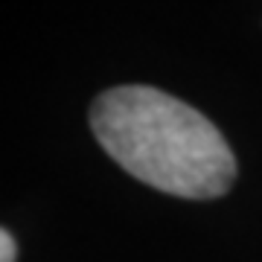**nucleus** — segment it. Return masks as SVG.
Instances as JSON below:
<instances>
[{"label": "nucleus", "instance_id": "obj_2", "mask_svg": "<svg viewBox=\"0 0 262 262\" xmlns=\"http://www.w3.org/2000/svg\"><path fill=\"white\" fill-rule=\"evenodd\" d=\"M15 239L0 227V262H15Z\"/></svg>", "mask_w": 262, "mask_h": 262}, {"label": "nucleus", "instance_id": "obj_1", "mask_svg": "<svg viewBox=\"0 0 262 262\" xmlns=\"http://www.w3.org/2000/svg\"><path fill=\"white\" fill-rule=\"evenodd\" d=\"M91 128L128 175L169 195L219 198L236 178V158L222 131L158 88L105 91L91 108Z\"/></svg>", "mask_w": 262, "mask_h": 262}]
</instances>
